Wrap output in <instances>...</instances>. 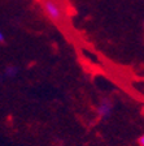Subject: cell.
<instances>
[{
    "label": "cell",
    "mask_w": 144,
    "mask_h": 146,
    "mask_svg": "<svg viewBox=\"0 0 144 146\" xmlns=\"http://www.w3.org/2000/svg\"><path fill=\"white\" fill-rule=\"evenodd\" d=\"M43 9L51 21L60 22L62 20V9L55 0H43Z\"/></svg>",
    "instance_id": "1"
},
{
    "label": "cell",
    "mask_w": 144,
    "mask_h": 146,
    "mask_svg": "<svg viewBox=\"0 0 144 146\" xmlns=\"http://www.w3.org/2000/svg\"><path fill=\"white\" fill-rule=\"evenodd\" d=\"M112 110H113L112 102L108 99H104V100H101V103L97 107V113H99L100 117H109L112 113Z\"/></svg>",
    "instance_id": "2"
},
{
    "label": "cell",
    "mask_w": 144,
    "mask_h": 146,
    "mask_svg": "<svg viewBox=\"0 0 144 146\" xmlns=\"http://www.w3.org/2000/svg\"><path fill=\"white\" fill-rule=\"evenodd\" d=\"M18 73V68L17 67H14V65H12V67H8L5 69V76H8V77H14L16 74Z\"/></svg>",
    "instance_id": "3"
},
{
    "label": "cell",
    "mask_w": 144,
    "mask_h": 146,
    "mask_svg": "<svg viewBox=\"0 0 144 146\" xmlns=\"http://www.w3.org/2000/svg\"><path fill=\"white\" fill-rule=\"evenodd\" d=\"M138 142H139V145H140V146H144V134L141 137H139V141H138Z\"/></svg>",
    "instance_id": "4"
},
{
    "label": "cell",
    "mask_w": 144,
    "mask_h": 146,
    "mask_svg": "<svg viewBox=\"0 0 144 146\" xmlns=\"http://www.w3.org/2000/svg\"><path fill=\"white\" fill-rule=\"evenodd\" d=\"M0 42H4V34L0 31Z\"/></svg>",
    "instance_id": "5"
}]
</instances>
